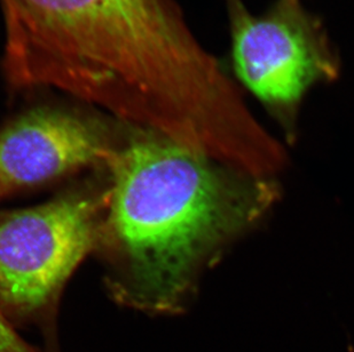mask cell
Segmentation results:
<instances>
[{
    "label": "cell",
    "instance_id": "1",
    "mask_svg": "<svg viewBox=\"0 0 354 352\" xmlns=\"http://www.w3.org/2000/svg\"><path fill=\"white\" fill-rule=\"evenodd\" d=\"M3 72L50 87L145 130L221 155L250 119L243 90L174 0H0Z\"/></svg>",
    "mask_w": 354,
    "mask_h": 352
},
{
    "label": "cell",
    "instance_id": "2",
    "mask_svg": "<svg viewBox=\"0 0 354 352\" xmlns=\"http://www.w3.org/2000/svg\"><path fill=\"white\" fill-rule=\"evenodd\" d=\"M97 246L118 302L151 315L184 310L201 273L277 198L270 177L141 128L107 164Z\"/></svg>",
    "mask_w": 354,
    "mask_h": 352
},
{
    "label": "cell",
    "instance_id": "3",
    "mask_svg": "<svg viewBox=\"0 0 354 352\" xmlns=\"http://www.w3.org/2000/svg\"><path fill=\"white\" fill-rule=\"evenodd\" d=\"M227 71L241 90L292 135L305 97L341 77L342 60L326 23L301 0H274L261 13L225 0Z\"/></svg>",
    "mask_w": 354,
    "mask_h": 352
},
{
    "label": "cell",
    "instance_id": "4",
    "mask_svg": "<svg viewBox=\"0 0 354 352\" xmlns=\"http://www.w3.org/2000/svg\"><path fill=\"white\" fill-rule=\"evenodd\" d=\"M106 203L107 193H74L0 214V309L6 318L50 325L64 282L97 246Z\"/></svg>",
    "mask_w": 354,
    "mask_h": 352
},
{
    "label": "cell",
    "instance_id": "5",
    "mask_svg": "<svg viewBox=\"0 0 354 352\" xmlns=\"http://www.w3.org/2000/svg\"><path fill=\"white\" fill-rule=\"evenodd\" d=\"M115 148L100 124L41 106L0 128V200L83 167L108 164Z\"/></svg>",
    "mask_w": 354,
    "mask_h": 352
},
{
    "label": "cell",
    "instance_id": "6",
    "mask_svg": "<svg viewBox=\"0 0 354 352\" xmlns=\"http://www.w3.org/2000/svg\"><path fill=\"white\" fill-rule=\"evenodd\" d=\"M0 352H36L28 346L0 309Z\"/></svg>",
    "mask_w": 354,
    "mask_h": 352
}]
</instances>
